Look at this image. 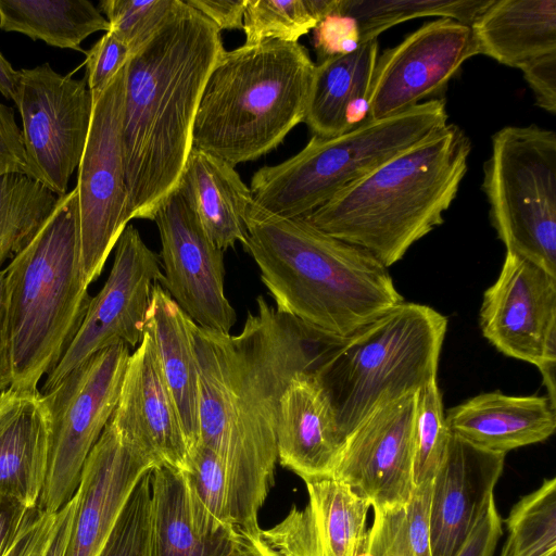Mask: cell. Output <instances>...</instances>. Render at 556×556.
<instances>
[{"instance_id": "obj_1", "label": "cell", "mask_w": 556, "mask_h": 556, "mask_svg": "<svg viewBox=\"0 0 556 556\" xmlns=\"http://www.w3.org/2000/svg\"><path fill=\"white\" fill-rule=\"evenodd\" d=\"M256 304L238 334L193 328L199 443L223 462L250 539L261 536L258 511L275 484L280 397L295 375L319 376L348 338L279 313L262 295Z\"/></svg>"}, {"instance_id": "obj_2", "label": "cell", "mask_w": 556, "mask_h": 556, "mask_svg": "<svg viewBox=\"0 0 556 556\" xmlns=\"http://www.w3.org/2000/svg\"><path fill=\"white\" fill-rule=\"evenodd\" d=\"M224 51L222 31L176 0L157 31L129 58L122 136L131 219H153L177 188L202 91Z\"/></svg>"}, {"instance_id": "obj_3", "label": "cell", "mask_w": 556, "mask_h": 556, "mask_svg": "<svg viewBox=\"0 0 556 556\" xmlns=\"http://www.w3.org/2000/svg\"><path fill=\"white\" fill-rule=\"evenodd\" d=\"M244 250L279 313L349 337L403 302L388 271L362 248L299 218H250Z\"/></svg>"}, {"instance_id": "obj_4", "label": "cell", "mask_w": 556, "mask_h": 556, "mask_svg": "<svg viewBox=\"0 0 556 556\" xmlns=\"http://www.w3.org/2000/svg\"><path fill=\"white\" fill-rule=\"evenodd\" d=\"M471 151L455 124L388 161L303 218L364 249L387 268L444 222Z\"/></svg>"}, {"instance_id": "obj_5", "label": "cell", "mask_w": 556, "mask_h": 556, "mask_svg": "<svg viewBox=\"0 0 556 556\" xmlns=\"http://www.w3.org/2000/svg\"><path fill=\"white\" fill-rule=\"evenodd\" d=\"M315 65L299 42L225 50L202 91L192 148L235 167L278 147L305 118Z\"/></svg>"}, {"instance_id": "obj_6", "label": "cell", "mask_w": 556, "mask_h": 556, "mask_svg": "<svg viewBox=\"0 0 556 556\" xmlns=\"http://www.w3.org/2000/svg\"><path fill=\"white\" fill-rule=\"evenodd\" d=\"M11 388L37 389L77 333L90 295L81 254L76 189L61 197L35 237L4 267Z\"/></svg>"}, {"instance_id": "obj_7", "label": "cell", "mask_w": 556, "mask_h": 556, "mask_svg": "<svg viewBox=\"0 0 556 556\" xmlns=\"http://www.w3.org/2000/svg\"><path fill=\"white\" fill-rule=\"evenodd\" d=\"M445 100L367 119L334 137L313 136L288 160L256 170L249 218H299L447 125Z\"/></svg>"}, {"instance_id": "obj_8", "label": "cell", "mask_w": 556, "mask_h": 556, "mask_svg": "<svg viewBox=\"0 0 556 556\" xmlns=\"http://www.w3.org/2000/svg\"><path fill=\"white\" fill-rule=\"evenodd\" d=\"M447 319L402 302L349 336L318 376L346 437L379 405L437 380Z\"/></svg>"}, {"instance_id": "obj_9", "label": "cell", "mask_w": 556, "mask_h": 556, "mask_svg": "<svg viewBox=\"0 0 556 556\" xmlns=\"http://www.w3.org/2000/svg\"><path fill=\"white\" fill-rule=\"evenodd\" d=\"M482 190L506 252L556 277V134L536 125L496 131Z\"/></svg>"}, {"instance_id": "obj_10", "label": "cell", "mask_w": 556, "mask_h": 556, "mask_svg": "<svg viewBox=\"0 0 556 556\" xmlns=\"http://www.w3.org/2000/svg\"><path fill=\"white\" fill-rule=\"evenodd\" d=\"M129 355L123 342L103 349L41 393L49 456L39 511L56 514L75 495L86 458L116 408Z\"/></svg>"}, {"instance_id": "obj_11", "label": "cell", "mask_w": 556, "mask_h": 556, "mask_svg": "<svg viewBox=\"0 0 556 556\" xmlns=\"http://www.w3.org/2000/svg\"><path fill=\"white\" fill-rule=\"evenodd\" d=\"M126 65L93 97L87 142L78 165L81 267L92 283L131 219L123 152Z\"/></svg>"}, {"instance_id": "obj_12", "label": "cell", "mask_w": 556, "mask_h": 556, "mask_svg": "<svg viewBox=\"0 0 556 556\" xmlns=\"http://www.w3.org/2000/svg\"><path fill=\"white\" fill-rule=\"evenodd\" d=\"M14 103L30 177L60 198L65 195L91 123L93 100L86 78L62 75L49 63L22 68Z\"/></svg>"}, {"instance_id": "obj_13", "label": "cell", "mask_w": 556, "mask_h": 556, "mask_svg": "<svg viewBox=\"0 0 556 556\" xmlns=\"http://www.w3.org/2000/svg\"><path fill=\"white\" fill-rule=\"evenodd\" d=\"M114 248L110 275L90 299L77 333L47 375L42 392L97 352L121 342L135 348L142 340L152 290L163 279L161 258L132 225L124 228Z\"/></svg>"}, {"instance_id": "obj_14", "label": "cell", "mask_w": 556, "mask_h": 556, "mask_svg": "<svg viewBox=\"0 0 556 556\" xmlns=\"http://www.w3.org/2000/svg\"><path fill=\"white\" fill-rule=\"evenodd\" d=\"M479 318L483 337L501 353L539 368L555 407L556 277L506 252Z\"/></svg>"}, {"instance_id": "obj_15", "label": "cell", "mask_w": 556, "mask_h": 556, "mask_svg": "<svg viewBox=\"0 0 556 556\" xmlns=\"http://www.w3.org/2000/svg\"><path fill=\"white\" fill-rule=\"evenodd\" d=\"M153 220L162 245L161 286L199 327L230 333L237 315L225 294L224 251L206 236L177 188Z\"/></svg>"}, {"instance_id": "obj_16", "label": "cell", "mask_w": 556, "mask_h": 556, "mask_svg": "<svg viewBox=\"0 0 556 556\" xmlns=\"http://www.w3.org/2000/svg\"><path fill=\"white\" fill-rule=\"evenodd\" d=\"M476 54L470 25L452 18L424 24L378 56L368 99V119L396 115L442 91Z\"/></svg>"}, {"instance_id": "obj_17", "label": "cell", "mask_w": 556, "mask_h": 556, "mask_svg": "<svg viewBox=\"0 0 556 556\" xmlns=\"http://www.w3.org/2000/svg\"><path fill=\"white\" fill-rule=\"evenodd\" d=\"M416 393L376 407L345 439L332 477L372 508L405 506L414 490Z\"/></svg>"}, {"instance_id": "obj_18", "label": "cell", "mask_w": 556, "mask_h": 556, "mask_svg": "<svg viewBox=\"0 0 556 556\" xmlns=\"http://www.w3.org/2000/svg\"><path fill=\"white\" fill-rule=\"evenodd\" d=\"M110 421L125 440L157 465L189 469V443L153 341L146 331L129 355Z\"/></svg>"}, {"instance_id": "obj_19", "label": "cell", "mask_w": 556, "mask_h": 556, "mask_svg": "<svg viewBox=\"0 0 556 556\" xmlns=\"http://www.w3.org/2000/svg\"><path fill=\"white\" fill-rule=\"evenodd\" d=\"M156 466L109 421L81 470L66 556H99L136 484Z\"/></svg>"}, {"instance_id": "obj_20", "label": "cell", "mask_w": 556, "mask_h": 556, "mask_svg": "<svg viewBox=\"0 0 556 556\" xmlns=\"http://www.w3.org/2000/svg\"><path fill=\"white\" fill-rule=\"evenodd\" d=\"M304 482L307 505L293 506L261 539L280 556H361L370 503L334 477Z\"/></svg>"}, {"instance_id": "obj_21", "label": "cell", "mask_w": 556, "mask_h": 556, "mask_svg": "<svg viewBox=\"0 0 556 556\" xmlns=\"http://www.w3.org/2000/svg\"><path fill=\"white\" fill-rule=\"evenodd\" d=\"M505 456L452 433L444 460L432 480V556H454L457 553L494 497Z\"/></svg>"}, {"instance_id": "obj_22", "label": "cell", "mask_w": 556, "mask_h": 556, "mask_svg": "<svg viewBox=\"0 0 556 556\" xmlns=\"http://www.w3.org/2000/svg\"><path fill=\"white\" fill-rule=\"evenodd\" d=\"M278 462L303 481L332 477L344 440L318 376L298 374L288 383L276 426Z\"/></svg>"}, {"instance_id": "obj_23", "label": "cell", "mask_w": 556, "mask_h": 556, "mask_svg": "<svg viewBox=\"0 0 556 556\" xmlns=\"http://www.w3.org/2000/svg\"><path fill=\"white\" fill-rule=\"evenodd\" d=\"M49 418L38 389L0 393V495L38 505L48 468Z\"/></svg>"}, {"instance_id": "obj_24", "label": "cell", "mask_w": 556, "mask_h": 556, "mask_svg": "<svg viewBox=\"0 0 556 556\" xmlns=\"http://www.w3.org/2000/svg\"><path fill=\"white\" fill-rule=\"evenodd\" d=\"M452 433L486 451L507 452L540 443L556 429L555 407L547 396L476 395L445 414Z\"/></svg>"}, {"instance_id": "obj_25", "label": "cell", "mask_w": 556, "mask_h": 556, "mask_svg": "<svg viewBox=\"0 0 556 556\" xmlns=\"http://www.w3.org/2000/svg\"><path fill=\"white\" fill-rule=\"evenodd\" d=\"M378 51V40L371 39L315 65L304 118L313 136L334 137L368 119Z\"/></svg>"}, {"instance_id": "obj_26", "label": "cell", "mask_w": 556, "mask_h": 556, "mask_svg": "<svg viewBox=\"0 0 556 556\" xmlns=\"http://www.w3.org/2000/svg\"><path fill=\"white\" fill-rule=\"evenodd\" d=\"M177 189L218 249L244 243L253 199L232 165L192 148Z\"/></svg>"}, {"instance_id": "obj_27", "label": "cell", "mask_w": 556, "mask_h": 556, "mask_svg": "<svg viewBox=\"0 0 556 556\" xmlns=\"http://www.w3.org/2000/svg\"><path fill=\"white\" fill-rule=\"evenodd\" d=\"M194 325L161 283H156L152 290L144 331L153 341L190 451L200 439V370L193 336Z\"/></svg>"}, {"instance_id": "obj_28", "label": "cell", "mask_w": 556, "mask_h": 556, "mask_svg": "<svg viewBox=\"0 0 556 556\" xmlns=\"http://www.w3.org/2000/svg\"><path fill=\"white\" fill-rule=\"evenodd\" d=\"M470 28L478 54L520 68L556 52V0H492Z\"/></svg>"}, {"instance_id": "obj_29", "label": "cell", "mask_w": 556, "mask_h": 556, "mask_svg": "<svg viewBox=\"0 0 556 556\" xmlns=\"http://www.w3.org/2000/svg\"><path fill=\"white\" fill-rule=\"evenodd\" d=\"M244 539L236 531L202 533L191 515L184 472L165 465L152 469L149 556H228Z\"/></svg>"}, {"instance_id": "obj_30", "label": "cell", "mask_w": 556, "mask_h": 556, "mask_svg": "<svg viewBox=\"0 0 556 556\" xmlns=\"http://www.w3.org/2000/svg\"><path fill=\"white\" fill-rule=\"evenodd\" d=\"M0 29L48 46L83 51L81 42L109 22L88 0H0Z\"/></svg>"}, {"instance_id": "obj_31", "label": "cell", "mask_w": 556, "mask_h": 556, "mask_svg": "<svg viewBox=\"0 0 556 556\" xmlns=\"http://www.w3.org/2000/svg\"><path fill=\"white\" fill-rule=\"evenodd\" d=\"M182 472L189 507L199 530L206 535L224 531L241 534L238 504L220 458L198 443L190 451L189 469Z\"/></svg>"}, {"instance_id": "obj_32", "label": "cell", "mask_w": 556, "mask_h": 556, "mask_svg": "<svg viewBox=\"0 0 556 556\" xmlns=\"http://www.w3.org/2000/svg\"><path fill=\"white\" fill-rule=\"evenodd\" d=\"M492 0H336L331 14L352 18L361 42L413 18L438 16L470 25Z\"/></svg>"}, {"instance_id": "obj_33", "label": "cell", "mask_w": 556, "mask_h": 556, "mask_svg": "<svg viewBox=\"0 0 556 556\" xmlns=\"http://www.w3.org/2000/svg\"><path fill=\"white\" fill-rule=\"evenodd\" d=\"M59 199L26 175L0 177V269L35 237Z\"/></svg>"}, {"instance_id": "obj_34", "label": "cell", "mask_w": 556, "mask_h": 556, "mask_svg": "<svg viewBox=\"0 0 556 556\" xmlns=\"http://www.w3.org/2000/svg\"><path fill=\"white\" fill-rule=\"evenodd\" d=\"M336 0H245L244 45L298 42L333 12Z\"/></svg>"}, {"instance_id": "obj_35", "label": "cell", "mask_w": 556, "mask_h": 556, "mask_svg": "<svg viewBox=\"0 0 556 556\" xmlns=\"http://www.w3.org/2000/svg\"><path fill=\"white\" fill-rule=\"evenodd\" d=\"M505 525L509 556H556V478L522 496Z\"/></svg>"}, {"instance_id": "obj_36", "label": "cell", "mask_w": 556, "mask_h": 556, "mask_svg": "<svg viewBox=\"0 0 556 556\" xmlns=\"http://www.w3.org/2000/svg\"><path fill=\"white\" fill-rule=\"evenodd\" d=\"M451 437L435 380L416 392L414 485L433 480L444 460Z\"/></svg>"}, {"instance_id": "obj_37", "label": "cell", "mask_w": 556, "mask_h": 556, "mask_svg": "<svg viewBox=\"0 0 556 556\" xmlns=\"http://www.w3.org/2000/svg\"><path fill=\"white\" fill-rule=\"evenodd\" d=\"M175 3L176 0H103L99 10L109 22V30L134 54L157 31Z\"/></svg>"}, {"instance_id": "obj_38", "label": "cell", "mask_w": 556, "mask_h": 556, "mask_svg": "<svg viewBox=\"0 0 556 556\" xmlns=\"http://www.w3.org/2000/svg\"><path fill=\"white\" fill-rule=\"evenodd\" d=\"M151 471L136 484L99 556H149Z\"/></svg>"}, {"instance_id": "obj_39", "label": "cell", "mask_w": 556, "mask_h": 556, "mask_svg": "<svg viewBox=\"0 0 556 556\" xmlns=\"http://www.w3.org/2000/svg\"><path fill=\"white\" fill-rule=\"evenodd\" d=\"M361 556H414L405 506L374 508V520Z\"/></svg>"}, {"instance_id": "obj_40", "label": "cell", "mask_w": 556, "mask_h": 556, "mask_svg": "<svg viewBox=\"0 0 556 556\" xmlns=\"http://www.w3.org/2000/svg\"><path fill=\"white\" fill-rule=\"evenodd\" d=\"M131 51L114 33L108 30L86 52V80L93 97L110 84L127 64Z\"/></svg>"}, {"instance_id": "obj_41", "label": "cell", "mask_w": 556, "mask_h": 556, "mask_svg": "<svg viewBox=\"0 0 556 556\" xmlns=\"http://www.w3.org/2000/svg\"><path fill=\"white\" fill-rule=\"evenodd\" d=\"M313 30L314 47L319 62L350 53L362 43L356 23L346 16L330 14Z\"/></svg>"}, {"instance_id": "obj_42", "label": "cell", "mask_w": 556, "mask_h": 556, "mask_svg": "<svg viewBox=\"0 0 556 556\" xmlns=\"http://www.w3.org/2000/svg\"><path fill=\"white\" fill-rule=\"evenodd\" d=\"M432 481L414 486L405 505L408 541L414 556H432L430 545V510Z\"/></svg>"}, {"instance_id": "obj_43", "label": "cell", "mask_w": 556, "mask_h": 556, "mask_svg": "<svg viewBox=\"0 0 556 556\" xmlns=\"http://www.w3.org/2000/svg\"><path fill=\"white\" fill-rule=\"evenodd\" d=\"M9 174L30 177L23 134L14 110L0 103V177Z\"/></svg>"}, {"instance_id": "obj_44", "label": "cell", "mask_w": 556, "mask_h": 556, "mask_svg": "<svg viewBox=\"0 0 556 556\" xmlns=\"http://www.w3.org/2000/svg\"><path fill=\"white\" fill-rule=\"evenodd\" d=\"M503 534V519L493 497L454 556H493Z\"/></svg>"}, {"instance_id": "obj_45", "label": "cell", "mask_w": 556, "mask_h": 556, "mask_svg": "<svg viewBox=\"0 0 556 556\" xmlns=\"http://www.w3.org/2000/svg\"><path fill=\"white\" fill-rule=\"evenodd\" d=\"M519 70L534 94L536 105L555 114L556 52L535 59Z\"/></svg>"}, {"instance_id": "obj_46", "label": "cell", "mask_w": 556, "mask_h": 556, "mask_svg": "<svg viewBox=\"0 0 556 556\" xmlns=\"http://www.w3.org/2000/svg\"><path fill=\"white\" fill-rule=\"evenodd\" d=\"M38 511L37 507L30 508L14 497L0 495V556L8 555Z\"/></svg>"}, {"instance_id": "obj_47", "label": "cell", "mask_w": 556, "mask_h": 556, "mask_svg": "<svg viewBox=\"0 0 556 556\" xmlns=\"http://www.w3.org/2000/svg\"><path fill=\"white\" fill-rule=\"evenodd\" d=\"M55 514L38 511L7 556H43L51 539Z\"/></svg>"}, {"instance_id": "obj_48", "label": "cell", "mask_w": 556, "mask_h": 556, "mask_svg": "<svg viewBox=\"0 0 556 556\" xmlns=\"http://www.w3.org/2000/svg\"><path fill=\"white\" fill-rule=\"evenodd\" d=\"M207 17L220 31L242 29L245 0H185Z\"/></svg>"}, {"instance_id": "obj_49", "label": "cell", "mask_w": 556, "mask_h": 556, "mask_svg": "<svg viewBox=\"0 0 556 556\" xmlns=\"http://www.w3.org/2000/svg\"><path fill=\"white\" fill-rule=\"evenodd\" d=\"M12 354L10 320L7 293V277L4 268L0 269V391L11 387Z\"/></svg>"}, {"instance_id": "obj_50", "label": "cell", "mask_w": 556, "mask_h": 556, "mask_svg": "<svg viewBox=\"0 0 556 556\" xmlns=\"http://www.w3.org/2000/svg\"><path fill=\"white\" fill-rule=\"evenodd\" d=\"M77 491L75 495L55 514V522L51 539L43 556H66L72 528L77 508Z\"/></svg>"}, {"instance_id": "obj_51", "label": "cell", "mask_w": 556, "mask_h": 556, "mask_svg": "<svg viewBox=\"0 0 556 556\" xmlns=\"http://www.w3.org/2000/svg\"><path fill=\"white\" fill-rule=\"evenodd\" d=\"M18 71L0 52V93L13 102L16 99Z\"/></svg>"}, {"instance_id": "obj_52", "label": "cell", "mask_w": 556, "mask_h": 556, "mask_svg": "<svg viewBox=\"0 0 556 556\" xmlns=\"http://www.w3.org/2000/svg\"><path fill=\"white\" fill-rule=\"evenodd\" d=\"M228 556H280L269 547L261 538L244 539L242 543Z\"/></svg>"}, {"instance_id": "obj_53", "label": "cell", "mask_w": 556, "mask_h": 556, "mask_svg": "<svg viewBox=\"0 0 556 556\" xmlns=\"http://www.w3.org/2000/svg\"><path fill=\"white\" fill-rule=\"evenodd\" d=\"M500 556H509L506 543L504 544Z\"/></svg>"}]
</instances>
